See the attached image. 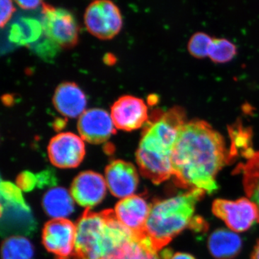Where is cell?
<instances>
[{
	"label": "cell",
	"mask_w": 259,
	"mask_h": 259,
	"mask_svg": "<svg viewBox=\"0 0 259 259\" xmlns=\"http://www.w3.org/2000/svg\"><path fill=\"white\" fill-rule=\"evenodd\" d=\"M117 129L132 131L144 125L148 119L144 100L131 95L120 97L111 107L110 113Z\"/></svg>",
	"instance_id": "11"
},
{
	"label": "cell",
	"mask_w": 259,
	"mask_h": 259,
	"mask_svg": "<svg viewBox=\"0 0 259 259\" xmlns=\"http://www.w3.org/2000/svg\"><path fill=\"white\" fill-rule=\"evenodd\" d=\"M115 127L111 115L100 108L85 110L77 122L80 137L92 144L106 142L115 134Z\"/></svg>",
	"instance_id": "12"
},
{
	"label": "cell",
	"mask_w": 259,
	"mask_h": 259,
	"mask_svg": "<svg viewBox=\"0 0 259 259\" xmlns=\"http://www.w3.org/2000/svg\"><path fill=\"white\" fill-rule=\"evenodd\" d=\"M168 259H195V258L188 253H176L172 254Z\"/></svg>",
	"instance_id": "27"
},
{
	"label": "cell",
	"mask_w": 259,
	"mask_h": 259,
	"mask_svg": "<svg viewBox=\"0 0 259 259\" xmlns=\"http://www.w3.org/2000/svg\"><path fill=\"white\" fill-rule=\"evenodd\" d=\"M212 212L235 232H244L255 222L259 223L258 206L249 199H216L212 204Z\"/></svg>",
	"instance_id": "8"
},
{
	"label": "cell",
	"mask_w": 259,
	"mask_h": 259,
	"mask_svg": "<svg viewBox=\"0 0 259 259\" xmlns=\"http://www.w3.org/2000/svg\"><path fill=\"white\" fill-rule=\"evenodd\" d=\"M84 23L94 36L107 40L115 36L122 28V18L117 5L108 0H97L89 5Z\"/></svg>",
	"instance_id": "7"
},
{
	"label": "cell",
	"mask_w": 259,
	"mask_h": 259,
	"mask_svg": "<svg viewBox=\"0 0 259 259\" xmlns=\"http://www.w3.org/2000/svg\"><path fill=\"white\" fill-rule=\"evenodd\" d=\"M42 28L46 35L59 47L71 48L77 44L79 28L74 15L68 10L44 4Z\"/></svg>",
	"instance_id": "6"
},
{
	"label": "cell",
	"mask_w": 259,
	"mask_h": 259,
	"mask_svg": "<svg viewBox=\"0 0 259 259\" xmlns=\"http://www.w3.org/2000/svg\"><path fill=\"white\" fill-rule=\"evenodd\" d=\"M1 4V20H0V24H1L2 28L4 27L5 24H7L10 18H11L12 15L14 13L15 8L13 3L9 0H2L0 2Z\"/></svg>",
	"instance_id": "25"
},
{
	"label": "cell",
	"mask_w": 259,
	"mask_h": 259,
	"mask_svg": "<svg viewBox=\"0 0 259 259\" xmlns=\"http://www.w3.org/2000/svg\"><path fill=\"white\" fill-rule=\"evenodd\" d=\"M74 201L66 189L56 187L44 194L42 204L48 215L53 219H66L74 212Z\"/></svg>",
	"instance_id": "18"
},
{
	"label": "cell",
	"mask_w": 259,
	"mask_h": 259,
	"mask_svg": "<svg viewBox=\"0 0 259 259\" xmlns=\"http://www.w3.org/2000/svg\"><path fill=\"white\" fill-rule=\"evenodd\" d=\"M85 153L83 140L71 132L56 135L48 146V153L51 163L61 168L77 167L82 162Z\"/></svg>",
	"instance_id": "10"
},
{
	"label": "cell",
	"mask_w": 259,
	"mask_h": 259,
	"mask_svg": "<svg viewBox=\"0 0 259 259\" xmlns=\"http://www.w3.org/2000/svg\"><path fill=\"white\" fill-rule=\"evenodd\" d=\"M205 193L203 190H192L151 204L144 234L155 249L161 250L187 228L197 232L207 230L205 221L194 215L196 204Z\"/></svg>",
	"instance_id": "3"
},
{
	"label": "cell",
	"mask_w": 259,
	"mask_h": 259,
	"mask_svg": "<svg viewBox=\"0 0 259 259\" xmlns=\"http://www.w3.org/2000/svg\"><path fill=\"white\" fill-rule=\"evenodd\" d=\"M208 248L214 258L232 259L241 251L242 240L231 231L216 230L209 236Z\"/></svg>",
	"instance_id": "17"
},
{
	"label": "cell",
	"mask_w": 259,
	"mask_h": 259,
	"mask_svg": "<svg viewBox=\"0 0 259 259\" xmlns=\"http://www.w3.org/2000/svg\"><path fill=\"white\" fill-rule=\"evenodd\" d=\"M151 205L141 196L133 195L122 199L115 206L116 217L134 234H144Z\"/></svg>",
	"instance_id": "15"
},
{
	"label": "cell",
	"mask_w": 259,
	"mask_h": 259,
	"mask_svg": "<svg viewBox=\"0 0 259 259\" xmlns=\"http://www.w3.org/2000/svg\"><path fill=\"white\" fill-rule=\"evenodd\" d=\"M229 134L232 141L230 159L240 152L248 158L255 153L251 148V132L248 128L241 124H235L229 127Z\"/></svg>",
	"instance_id": "21"
},
{
	"label": "cell",
	"mask_w": 259,
	"mask_h": 259,
	"mask_svg": "<svg viewBox=\"0 0 259 259\" xmlns=\"http://www.w3.org/2000/svg\"><path fill=\"white\" fill-rule=\"evenodd\" d=\"M42 243L56 259L74 258L76 225L67 219H53L42 230Z\"/></svg>",
	"instance_id": "9"
},
{
	"label": "cell",
	"mask_w": 259,
	"mask_h": 259,
	"mask_svg": "<svg viewBox=\"0 0 259 259\" xmlns=\"http://www.w3.org/2000/svg\"><path fill=\"white\" fill-rule=\"evenodd\" d=\"M17 183L20 190H32L37 183V176L30 172H23L19 175Z\"/></svg>",
	"instance_id": "24"
},
{
	"label": "cell",
	"mask_w": 259,
	"mask_h": 259,
	"mask_svg": "<svg viewBox=\"0 0 259 259\" xmlns=\"http://www.w3.org/2000/svg\"><path fill=\"white\" fill-rule=\"evenodd\" d=\"M106 228V211L86 209L76 224L74 259H102Z\"/></svg>",
	"instance_id": "5"
},
{
	"label": "cell",
	"mask_w": 259,
	"mask_h": 259,
	"mask_svg": "<svg viewBox=\"0 0 259 259\" xmlns=\"http://www.w3.org/2000/svg\"><path fill=\"white\" fill-rule=\"evenodd\" d=\"M107 188L116 197L124 199L134 195L139 185V176L134 165L129 162L116 160L105 169Z\"/></svg>",
	"instance_id": "14"
},
{
	"label": "cell",
	"mask_w": 259,
	"mask_h": 259,
	"mask_svg": "<svg viewBox=\"0 0 259 259\" xmlns=\"http://www.w3.org/2000/svg\"><path fill=\"white\" fill-rule=\"evenodd\" d=\"M17 5L21 8L25 10H32L37 8L39 5L42 4L41 1H37V0H34V1H25V0H18L15 2Z\"/></svg>",
	"instance_id": "26"
},
{
	"label": "cell",
	"mask_w": 259,
	"mask_h": 259,
	"mask_svg": "<svg viewBox=\"0 0 259 259\" xmlns=\"http://www.w3.org/2000/svg\"><path fill=\"white\" fill-rule=\"evenodd\" d=\"M152 259H160L159 256H158V253L153 255Z\"/></svg>",
	"instance_id": "29"
},
{
	"label": "cell",
	"mask_w": 259,
	"mask_h": 259,
	"mask_svg": "<svg viewBox=\"0 0 259 259\" xmlns=\"http://www.w3.org/2000/svg\"><path fill=\"white\" fill-rule=\"evenodd\" d=\"M236 46L224 38L213 39L209 51V57L214 63H226L236 55Z\"/></svg>",
	"instance_id": "22"
},
{
	"label": "cell",
	"mask_w": 259,
	"mask_h": 259,
	"mask_svg": "<svg viewBox=\"0 0 259 259\" xmlns=\"http://www.w3.org/2000/svg\"><path fill=\"white\" fill-rule=\"evenodd\" d=\"M231 161L223 136L203 120L186 122L171 153L172 176L182 188L217 190L216 177Z\"/></svg>",
	"instance_id": "1"
},
{
	"label": "cell",
	"mask_w": 259,
	"mask_h": 259,
	"mask_svg": "<svg viewBox=\"0 0 259 259\" xmlns=\"http://www.w3.org/2000/svg\"><path fill=\"white\" fill-rule=\"evenodd\" d=\"M212 41L213 39L207 34L197 32L192 35L189 41L188 50L194 57L203 59L209 55Z\"/></svg>",
	"instance_id": "23"
},
{
	"label": "cell",
	"mask_w": 259,
	"mask_h": 259,
	"mask_svg": "<svg viewBox=\"0 0 259 259\" xmlns=\"http://www.w3.org/2000/svg\"><path fill=\"white\" fill-rule=\"evenodd\" d=\"M33 247L23 236H10L2 245L3 259H32Z\"/></svg>",
	"instance_id": "20"
},
{
	"label": "cell",
	"mask_w": 259,
	"mask_h": 259,
	"mask_svg": "<svg viewBox=\"0 0 259 259\" xmlns=\"http://www.w3.org/2000/svg\"><path fill=\"white\" fill-rule=\"evenodd\" d=\"M186 122L185 112L175 107L161 113L145 130L136 160L143 176L153 183L159 185L171 176L172 151Z\"/></svg>",
	"instance_id": "2"
},
{
	"label": "cell",
	"mask_w": 259,
	"mask_h": 259,
	"mask_svg": "<svg viewBox=\"0 0 259 259\" xmlns=\"http://www.w3.org/2000/svg\"><path fill=\"white\" fill-rule=\"evenodd\" d=\"M36 223L21 190L9 182L1 183V230L3 236L31 234Z\"/></svg>",
	"instance_id": "4"
},
{
	"label": "cell",
	"mask_w": 259,
	"mask_h": 259,
	"mask_svg": "<svg viewBox=\"0 0 259 259\" xmlns=\"http://www.w3.org/2000/svg\"><path fill=\"white\" fill-rule=\"evenodd\" d=\"M107 188L106 181L101 175L95 171H83L74 179L70 193L76 203L90 208L105 198Z\"/></svg>",
	"instance_id": "13"
},
{
	"label": "cell",
	"mask_w": 259,
	"mask_h": 259,
	"mask_svg": "<svg viewBox=\"0 0 259 259\" xmlns=\"http://www.w3.org/2000/svg\"><path fill=\"white\" fill-rule=\"evenodd\" d=\"M53 103L59 113L70 117H80L87 106V97L77 84L63 82L56 89Z\"/></svg>",
	"instance_id": "16"
},
{
	"label": "cell",
	"mask_w": 259,
	"mask_h": 259,
	"mask_svg": "<svg viewBox=\"0 0 259 259\" xmlns=\"http://www.w3.org/2000/svg\"><path fill=\"white\" fill-rule=\"evenodd\" d=\"M237 171L243 175V187L248 198L259 207V151L240 164Z\"/></svg>",
	"instance_id": "19"
},
{
	"label": "cell",
	"mask_w": 259,
	"mask_h": 259,
	"mask_svg": "<svg viewBox=\"0 0 259 259\" xmlns=\"http://www.w3.org/2000/svg\"><path fill=\"white\" fill-rule=\"evenodd\" d=\"M250 259H259V241L256 243V245H255L253 253L251 255V258Z\"/></svg>",
	"instance_id": "28"
}]
</instances>
